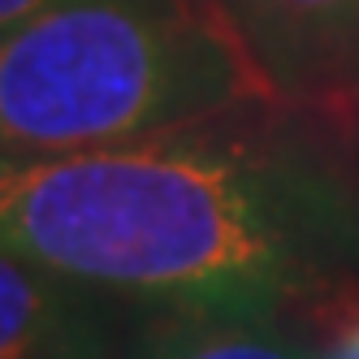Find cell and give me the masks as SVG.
<instances>
[{
	"mask_svg": "<svg viewBox=\"0 0 359 359\" xmlns=\"http://www.w3.org/2000/svg\"><path fill=\"white\" fill-rule=\"evenodd\" d=\"M212 126L5 161V251L135 307L333 312L359 294L355 187L303 139Z\"/></svg>",
	"mask_w": 359,
	"mask_h": 359,
	"instance_id": "1",
	"label": "cell"
},
{
	"mask_svg": "<svg viewBox=\"0 0 359 359\" xmlns=\"http://www.w3.org/2000/svg\"><path fill=\"white\" fill-rule=\"evenodd\" d=\"M269 100L221 0H57L0 35L5 161L147 143Z\"/></svg>",
	"mask_w": 359,
	"mask_h": 359,
	"instance_id": "2",
	"label": "cell"
},
{
	"mask_svg": "<svg viewBox=\"0 0 359 359\" xmlns=\"http://www.w3.org/2000/svg\"><path fill=\"white\" fill-rule=\"evenodd\" d=\"M281 100L359 95V0H221Z\"/></svg>",
	"mask_w": 359,
	"mask_h": 359,
	"instance_id": "3",
	"label": "cell"
},
{
	"mask_svg": "<svg viewBox=\"0 0 359 359\" xmlns=\"http://www.w3.org/2000/svg\"><path fill=\"white\" fill-rule=\"evenodd\" d=\"M117 307L126 299L5 251L0 359H121L130 325H121Z\"/></svg>",
	"mask_w": 359,
	"mask_h": 359,
	"instance_id": "4",
	"label": "cell"
},
{
	"mask_svg": "<svg viewBox=\"0 0 359 359\" xmlns=\"http://www.w3.org/2000/svg\"><path fill=\"white\" fill-rule=\"evenodd\" d=\"M294 312L255 307H139L121 359H320Z\"/></svg>",
	"mask_w": 359,
	"mask_h": 359,
	"instance_id": "5",
	"label": "cell"
},
{
	"mask_svg": "<svg viewBox=\"0 0 359 359\" xmlns=\"http://www.w3.org/2000/svg\"><path fill=\"white\" fill-rule=\"evenodd\" d=\"M329 333L320 342V359H359V303L355 294L329 312Z\"/></svg>",
	"mask_w": 359,
	"mask_h": 359,
	"instance_id": "6",
	"label": "cell"
},
{
	"mask_svg": "<svg viewBox=\"0 0 359 359\" xmlns=\"http://www.w3.org/2000/svg\"><path fill=\"white\" fill-rule=\"evenodd\" d=\"M53 5L57 0H0V35H13L18 27H27L31 18H39Z\"/></svg>",
	"mask_w": 359,
	"mask_h": 359,
	"instance_id": "7",
	"label": "cell"
},
{
	"mask_svg": "<svg viewBox=\"0 0 359 359\" xmlns=\"http://www.w3.org/2000/svg\"><path fill=\"white\" fill-rule=\"evenodd\" d=\"M355 195H359V156H355Z\"/></svg>",
	"mask_w": 359,
	"mask_h": 359,
	"instance_id": "8",
	"label": "cell"
}]
</instances>
